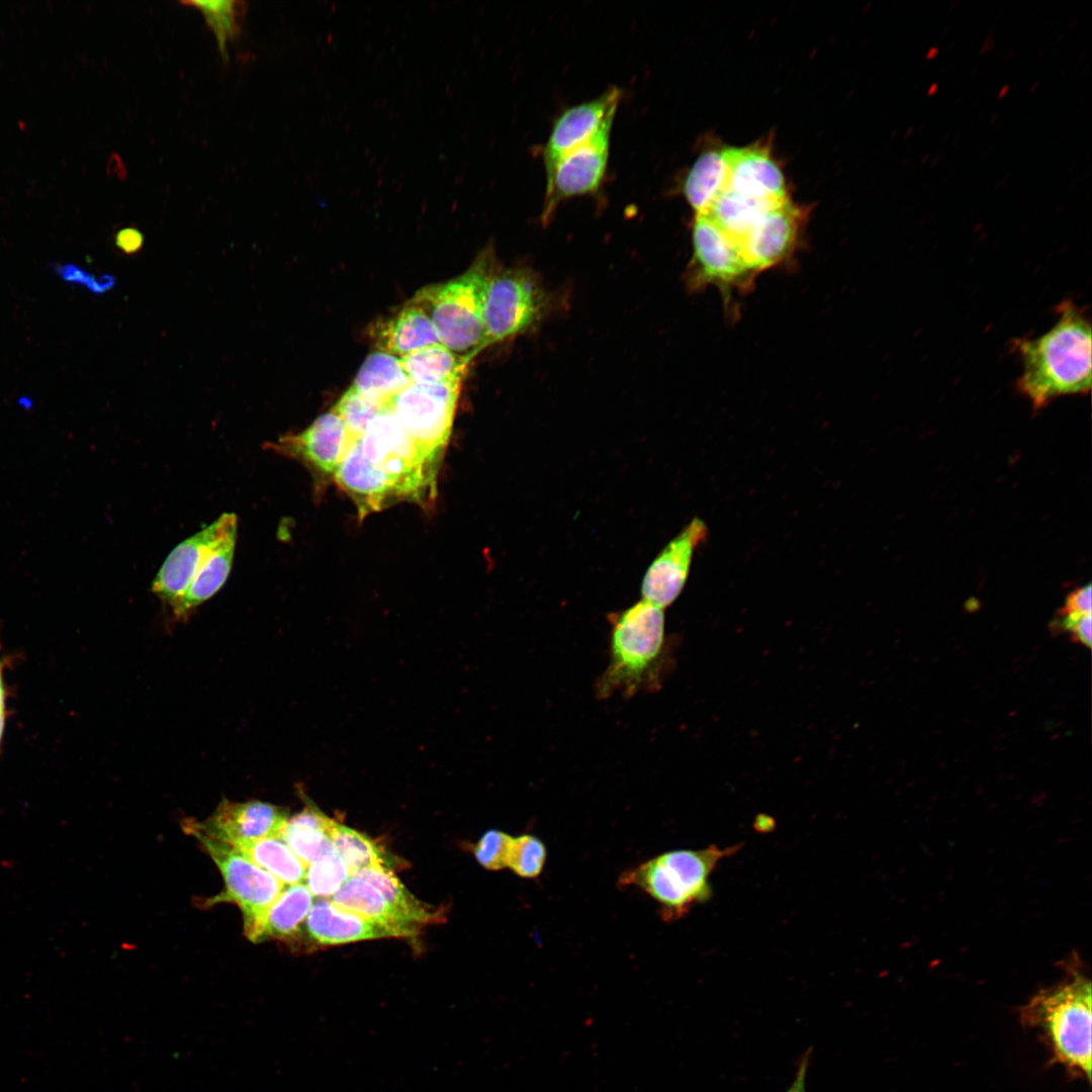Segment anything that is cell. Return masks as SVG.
Listing matches in <instances>:
<instances>
[{
    "mask_svg": "<svg viewBox=\"0 0 1092 1092\" xmlns=\"http://www.w3.org/2000/svg\"><path fill=\"white\" fill-rule=\"evenodd\" d=\"M3 727H4V712L0 713V740H1L2 732H3Z\"/></svg>",
    "mask_w": 1092,
    "mask_h": 1092,
    "instance_id": "44",
    "label": "cell"
},
{
    "mask_svg": "<svg viewBox=\"0 0 1092 1092\" xmlns=\"http://www.w3.org/2000/svg\"><path fill=\"white\" fill-rule=\"evenodd\" d=\"M368 333L376 350L398 358L439 343L430 318L412 299L394 312L377 318Z\"/></svg>",
    "mask_w": 1092,
    "mask_h": 1092,
    "instance_id": "21",
    "label": "cell"
},
{
    "mask_svg": "<svg viewBox=\"0 0 1092 1092\" xmlns=\"http://www.w3.org/2000/svg\"><path fill=\"white\" fill-rule=\"evenodd\" d=\"M63 275L67 280L77 281L83 283L94 292H104L110 289L114 284V279L111 276H103L99 280L95 279L90 274L76 267H67L63 269Z\"/></svg>",
    "mask_w": 1092,
    "mask_h": 1092,
    "instance_id": "40",
    "label": "cell"
},
{
    "mask_svg": "<svg viewBox=\"0 0 1092 1092\" xmlns=\"http://www.w3.org/2000/svg\"><path fill=\"white\" fill-rule=\"evenodd\" d=\"M4 712V689L0 674V713Z\"/></svg>",
    "mask_w": 1092,
    "mask_h": 1092,
    "instance_id": "43",
    "label": "cell"
},
{
    "mask_svg": "<svg viewBox=\"0 0 1092 1092\" xmlns=\"http://www.w3.org/2000/svg\"><path fill=\"white\" fill-rule=\"evenodd\" d=\"M353 442L343 420L332 408L303 431L286 434L276 442L265 443L264 447L301 462L315 477L322 478L335 474Z\"/></svg>",
    "mask_w": 1092,
    "mask_h": 1092,
    "instance_id": "13",
    "label": "cell"
},
{
    "mask_svg": "<svg viewBox=\"0 0 1092 1092\" xmlns=\"http://www.w3.org/2000/svg\"><path fill=\"white\" fill-rule=\"evenodd\" d=\"M332 822L317 808L307 804L302 811L287 819L280 837L308 867L321 857L336 852L329 835Z\"/></svg>",
    "mask_w": 1092,
    "mask_h": 1092,
    "instance_id": "25",
    "label": "cell"
},
{
    "mask_svg": "<svg viewBox=\"0 0 1092 1092\" xmlns=\"http://www.w3.org/2000/svg\"><path fill=\"white\" fill-rule=\"evenodd\" d=\"M1091 584L1072 590L1059 613L1089 615L1092 609Z\"/></svg>",
    "mask_w": 1092,
    "mask_h": 1092,
    "instance_id": "39",
    "label": "cell"
},
{
    "mask_svg": "<svg viewBox=\"0 0 1092 1092\" xmlns=\"http://www.w3.org/2000/svg\"><path fill=\"white\" fill-rule=\"evenodd\" d=\"M115 245L123 253L131 255L142 249L144 245V236L135 228H123L115 235Z\"/></svg>",
    "mask_w": 1092,
    "mask_h": 1092,
    "instance_id": "41",
    "label": "cell"
},
{
    "mask_svg": "<svg viewBox=\"0 0 1092 1092\" xmlns=\"http://www.w3.org/2000/svg\"><path fill=\"white\" fill-rule=\"evenodd\" d=\"M334 479L355 503L359 519L402 502L390 478L364 457L359 439L348 448Z\"/></svg>",
    "mask_w": 1092,
    "mask_h": 1092,
    "instance_id": "19",
    "label": "cell"
},
{
    "mask_svg": "<svg viewBox=\"0 0 1092 1092\" xmlns=\"http://www.w3.org/2000/svg\"><path fill=\"white\" fill-rule=\"evenodd\" d=\"M184 827L198 840L223 878L224 891L209 899L208 905L226 902L238 906L243 914L244 933L247 936L285 885L237 847L204 834L187 821Z\"/></svg>",
    "mask_w": 1092,
    "mask_h": 1092,
    "instance_id": "7",
    "label": "cell"
},
{
    "mask_svg": "<svg viewBox=\"0 0 1092 1092\" xmlns=\"http://www.w3.org/2000/svg\"><path fill=\"white\" fill-rule=\"evenodd\" d=\"M237 848L284 885H296L304 881L307 866L280 836L263 838Z\"/></svg>",
    "mask_w": 1092,
    "mask_h": 1092,
    "instance_id": "30",
    "label": "cell"
},
{
    "mask_svg": "<svg viewBox=\"0 0 1092 1092\" xmlns=\"http://www.w3.org/2000/svg\"><path fill=\"white\" fill-rule=\"evenodd\" d=\"M411 383L400 358L375 350L358 370L352 387L363 395L387 405L388 401Z\"/></svg>",
    "mask_w": 1092,
    "mask_h": 1092,
    "instance_id": "28",
    "label": "cell"
},
{
    "mask_svg": "<svg viewBox=\"0 0 1092 1092\" xmlns=\"http://www.w3.org/2000/svg\"><path fill=\"white\" fill-rule=\"evenodd\" d=\"M331 901L390 929L396 937L412 936L418 929V925L391 907L372 885L356 876H351Z\"/></svg>",
    "mask_w": 1092,
    "mask_h": 1092,
    "instance_id": "23",
    "label": "cell"
},
{
    "mask_svg": "<svg viewBox=\"0 0 1092 1092\" xmlns=\"http://www.w3.org/2000/svg\"><path fill=\"white\" fill-rule=\"evenodd\" d=\"M236 541L237 531L228 535L209 553L186 590L171 608L176 620H185L221 588L233 566Z\"/></svg>",
    "mask_w": 1092,
    "mask_h": 1092,
    "instance_id": "22",
    "label": "cell"
},
{
    "mask_svg": "<svg viewBox=\"0 0 1092 1092\" xmlns=\"http://www.w3.org/2000/svg\"><path fill=\"white\" fill-rule=\"evenodd\" d=\"M304 926L307 936L320 945L396 936L390 929L327 899L310 908Z\"/></svg>",
    "mask_w": 1092,
    "mask_h": 1092,
    "instance_id": "20",
    "label": "cell"
},
{
    "mask_svg": "<svg viewBox=\"0 0 1092 1092\" xmlns=\"http://www.w3.org/2000/svg\"><path fill=\"white\" fill-rule=\"evenodd\" d=\"M812 1048L806 1050L798 1061L795 1078L786 1092H806V1078L811 1061Z\"/></svg>",
    "mask_w": 1092,
    "mask_h": 1092,
    "instance_id": "42",
    "label": "cell"
},
{
    "mask_svg": "<svg viewBox=\"0 0 1092 1092\" xmlns=\"http://www.w3.org/2000/svg\"><path fill=\"white\" fill-rule=\"evenodd\" d=\"M329 835L352 876L367 868H389L382 850L366 835L334 820Z\"/></svg>",
    "mask_w": 1092,
    "mask_h": 1092,
    "instance_id": "32",
    "label": "cell"
},
{
    "mask_svg": "<svg viewBox=\"0 0 1092 1092\" xmlns=\"http://www.w3.org/2000/svg\"><path fill=\"white\" fill-rule=\"evenodd\" d=\"M693 255L687 282L691 290L717 287L725 306L733 310L734 296L752 289L757 274L738 245L705 214H696L692 229Z\"/></svg>",
    "mask_w": 1092,
    "mask_h": 1092,
    "instance_id": "9",
    "label": "cell"
},
{
    "mask_svg": "<svg viewBox=\"0 0 1092 1092\" xmlns=\"http://www.w3.org/2000/svg\"><path fill=\"white\" fill-rule=\"evenodd\" d=\"M238 530L234 513H223L215 521L180 542L167 556L152 583V592L171 608L186 590L209 553Z\"/></svg>",
    "mask_w": 1092,
    "mask_h": 1092,
    "instance_id": "14",
    "label": "cell"
},
{
    "mask_svg": "<svg viewBox=\"0 0 1092 1092\" xmlns=\"http://www.w3.org/2000/svg\"><path fill=\"white\" fill-rule=\"evenodd\" d=\"M707 535V527L694 519L673 538L649 565L641 585L644 601L661 609L671 605L682 590L696 547Z\"/></svg>",
    "mask_w": 1092,
    "mask_h": 1092,
    "instance_id": "17",
    "label": "cell"
},
{
    "mask_svg": "<svg viewBox=\"0 0 1092 1092\" xmlns=\"http://www.w3.org/2000/svg\"><path fill=\"white\" fill-rule=\"evenodd\" d=\"M311 906L312 895L305 885L285 886L247 937L257 943L269 938L291 939Z\"/></svg>",
    "mask_w": 1092,
    "mask_h": 1092,
    "instance_id": "24",
    "label": "cell"
},
{
    "mask_svg": "<svg viewBox=\"0 0 1092 1092\" xmlns=\"http://www.w3.org/2000/svg\"><path fill=\"white\" fill-rule=\"evenodd\" d=\"M359 441L364 457L390 478L402 502H434L441 459L429 455L388 406L370 420Z\"/></svg>",
    "mask_w": 1092,
    "mask_h": 1092,
    "instance_id": "6",
    "label": "cell"
},
{
    "mask_svg": "<svg viewBox=\"0 0 1092 1092\" xmlns=\"http://www.w3.org/2000/svg\"><path fill=\"white\" fill-rule=\"evenodd\" d=\"M779 203L782 202L758 200L725 188L707 210L700 214L709 217L739 247L756 221Z\"/></svg>",
    "mask_w": 1092,
    "mask_h": 1092,
    "instance_id": "26",
    "label": "cell"
},
{
    "mask_svg": "<svg viewBox=\"0 0 1092 1092\" xmlns=\"http://www.w3.org/2000/svg\"><path fill=\"white\" fill-rule=\"evenodd\" d=\"M1058 320L1036 338L1012 340L1022 370L1016 389L1034 411L1058 397L1085 395L1091 390V322L1087 308L1070 299L1056 308Z\"/></svg>",
    "mask_w": 1092,
    "mask_h": 1092,
    "instance_id": "1",
    "label": "cell"
},
{
    "mask_svg": "<svg viewBox=\"0 0 1092 1092\" xmlns=\"http://www.w3.org/2000/svg\"><path fill=\"white\" fill-rule=\"evenodd\" d=\"M613 122L614 118L609 119L594 136L563 156L546 173L544 222L564 200L598 192L608 167Z\"/></svg>",
    "mask_w": 1092,
    "mask_h": 1092,
    "instance_id": "11",
    "label": "cell"
},
{
    "mask_svg": "<svg viewBox=\"0 0 1092 1092\" xmlns=\"http://www.w3.org/2000/svg\"><path fill=\"white\" fill-rule=\"evenodd\" d=\"M547 306L546 290L531 271L493 268L483 301L486 346L533 329Z\"/></svg>",
    "mask_w": 1092,
    "mask_h": 1092,
    "instance_id": "8",
    "label": "cell"
},
{
    "mask_svg": "<svg viewBox=\"0 0 1092 1092\" xmlns=\"http://www.w3.org/2000/svg\"><path fill=\"white\" fill-rule=\"evenodd\" d=\"M353 876L372 885L391 907L412 923L419 926L433 919L434 914L403 887L389 868H367Z\"/></svg>",
    "mask_w": 1092,
    "mask_h": 1092,
    "instance_id": "31",
    "label": "cell"
},
{
    "mask_svg": "<svg viewBox=\"0 0 1092 1092\" xmlns=\"http://www.w3.org/2000/svg\"><path fill=\"white\" fill-rule=\"evenodd\" d=\"M808 213V207L787 200L769 208L756 221L739 248L757 275L793 256Z\"/></svg>",
    "mask_w": 1092,
    "mask_h": 1092,
    "instance_id": "12",
    "label": "cell"
},
{
    "mask_svg": "<svg viewBox=\"0 0 1092 1092\" xmlns=\"http://www.w3.org/2000/svg\"><path fill=\"white\" fill-rule=\"evenodd\" d=\"M1054 630L1069 632L1071 638L1077 642L1085 645L1087 648L1091 647L1092 641V620L1091 614L1078 615V614H1064L1059 613L1056 620L1053 623Z\"/></svg>",
    "mask_w": 1092,
    "mask_h": 1092,
    "instance_id": "38",
    "label": "cell"
},
{
    "mask_svg": "<svg viewBox=\"0 0 1092 1092\" xmlns=\"http://www.w3.org/2000/svg\"><path fill=\"white\" fill-rule=\"evenodd\" d=\"M0 674H1V671H0Z\"/></svg>",
    "mask_w": 1092,
    "mask_h": 1092,
    "instance_id": "45",
    "label": "cell"
},
{
    "mask_svg": "<svg viewBox=\"0 0 1092 1092\" xmlns=\"http://www.w3.org/2000/svg\"><path fill=\"white\" fill-rule=\"evenodd\" d=\"M741 846L666 851L622 873L619 884L641 890L659 906L664 921H675L711 898L713 872Z\"/></svg>",
    "mask_w": 1092,
    "mask_h": 1092,
    "instance_id": "4",
    "label": "cell"
},
{
    "mask_svg": "<svg viewBox=\"0 0 1092 1092\" xmlns=\"http://www.w3.org/2000/svg\"><path fill=\"white\" fill-rule=\"evenodd\" d=\"M386 406L351 386L333 408L343 420L351 439L355 441L363 435L370 420Z\"/></svg>",
    "mask_w": 1092,
    "mask_h": 1092,
    "instance_id": "35",
    "label": "cell"
},
{
    "mask_svg": "<svg viewBox=\"0 0 1092 1092\" xmlns=\"http://www.w3.org/2000/svg\"><path fill=\"white\" fill-rule=\"evenodd\" d=\"M351 876L344 859L333 852L310 863L304 880L311 895L323 899L332 897Z\"/></svg>",
    "mask_w": 1092,
    "mask_h": 1092,
    "instance_id": "34",
    "label": "cell"
},
{
    "mask_svg": "<svg viewBox=\"0 0 1092 1092\" xmlns=\"http://www.w3.org/2000/svg\"><path fill=\"white\" fill-rule=\"evenodd\" d=\"M1091 982L1073 971L1063 984L1042 990L1020 1009L1021 1022L1037 1029L1052 1061L1091 1080Z\"/></svg>",
    "mask_w": 1092,
    "mask_h": 1092,
    "instance_id": "3",
    "label": "cell"
},
{
    "mask_svg": "<svg viewBox=\"0 0 1092 1092\" xmlns=\"http://www.w3.org/2000/svg\"><path fill=\"white\" fill-rule=\"evenodd\" d=\"M728 163L726 188L768 202L789 200L784 174L767 146L724 148Z\"/></svg>",
    "mask_w": 1092,
    "mask_h": 1092,
    "instance_id": "18",
    "label": "cell"
},
{
    "mask_svg": "<svg viewBox=\"0 0 1092 1092\" xmlns=\"http://www.w3.org/2000/svg\"><path fill=\"white\" fill-rule=\"evenodd\" d=\"M546 857L547 850L542 840L525 833L514 837L508 868L519 877L533 879L542 873Z\"/></svg>",
    "mask_w": 1092,
    "mask_h": 1092,
    "instance_id": "36",
    "label": "cell"
},
{
    "mask_svg": "<svg viewBox=\"0 0 1092 1092\" xmlns=\"http://www.w3.org/2000/svg\"><path fill=\"white\" fill-rule=\"evenodd\" d=\"M622 91L616 86L605 90L598 97L570 106L554 120L542 151L545 172L566 154L579 147L609 120L615 117Z\"/></svg>",
    "mask_w": 1092,
    "mask_h": 1092,
    "instance_id": "16",
    "label": "cell"
},
{
    "mask_svg": "<svg viewBox=\"0 0 1092 1092\" xmlns=\"http://www.w3.org/2000/svg\"><path fill=\"white\" fill-rule=\"evenodd\" d=\"M185 6L197 9L214 34L219 53L228 58V46L239 35L247 5L243 1H183Z\"/></svg>",
    "mask_w": 1092,
    "mask_h": 1092,
    "instance_id": "33",
    "label": "cell"
},
{
    "mask_svg": "<svg viewBox=\"0 0 1092 1092\" xmlns=\"http://www.w3.org/2000/svg\"><path fill=\"white\" fill-rule=\"evenodd\" d=\"M513 839V836L503 831H487L474 848L477 861L491 871L508 868Z\"/></svg>",
    "mask_w": 1092,
    "mask_h": 1092,
    "instance_id": "37",
    "label": "cell"
},
{
    "mask_svg": "<svg viewBox=\"0 0 1092 1092\" xmlns=\"http://www.w3.org/2000/svg\"><path fill=\"white\" fill-rule=\"evenodd\" d=\"M400 361L411 382L419 384L463 381L470 363L440 343L411 352Z\"/></svg>",
    "mask_w": 1092,
    "mask_h": 1092,
    "instance_id": "27",
    "label": "cell"
},
{
    "mask_svg": "<svg viewBox=\"0 0 1092 1092\" xmlns=\"http://www.w3.org/2000/svg\"><path fill=\"white\" fill-rule=\"evenodd\" d=\"M493 268L484 252L461 275L428 285L412 298L430 318L439 343L469 361L487 348L483 301Z\"/></svg>",
    "mask_w": 1092,
    "mask_h": 1092,
    "instance_id": "5",
    "label": "cell"
},
{
    "mask_svg": "<svg viewBox=\"0 0 1092 1092\" xmlns=\"http://www.w3.org/2000/svg\"><path fill=\"white\" fill-rule=\"evenodd\" d=\"M610 623L609 663L596 682V696L656 692L670 656L663 609L642 600L610 616Z\"/></svg>",
    "mask_w": 1092,
    "mask_h": 1092,
    "instance_id": "2",
    "label": "cell"
},
{
    "mask_svg": "<svg viewBox=\"0 0 1092 1092\" xmlns=\"http://www.w3.org/2000/svg\"><path fill=\"white\" fill-rule=\"evenodd\" d=\"M462 381L411 382L387 403L399 424L431 456L441 459L451 436Z\"/></svg>",
    "mask_w": 1092,
    "mask_h": 1092,
    "instance_id": "10",
    "label": "cell"
},
{
    "mask_svg": "<svg viewBox=\"0 0 1092 1092\" xmlns=\"http://www.w3.org/2000/svg\"><path fill=\"white\" fill-rule=\"evenodd\" d=\"M727 180L724 149L710 150L701 154L692 165L681 186L682 194L696 214H700L726 188Z\"/></svg>",
    "mask_w": 1092,
    "mask_h": 1092,
    "instance_id": "29",
    "label": "cell"
},
{
    "mask_svg": "<svg viewBox=\"0 0 1092 1092\" xmlns=\"http://www.w3.org/2000/svg\"><path fill=\"white\" fill-rule=\"evenodd\" d=\"M288 819L287 811L262 801L222 800L204 821L187 822L204 834L235 847L280 836Z\"/></svg>",
    "mask_w": 1092,
    "mask_h": 1092,
    "instance_id": "15",
    "label": "cell"
}]
</instances>
